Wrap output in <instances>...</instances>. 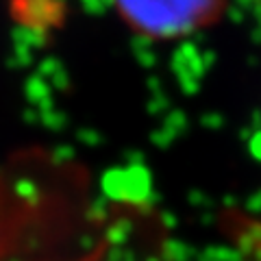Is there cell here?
Listing matches in <instances>:
<instances>
[{"mask_svg": "<svg viewBox=\"0 0 261 261\" xmlns=\"http://www.w3.org/2000/svg\"><path fill=\"white\" fill-rule=\"evenodd\" d=\"M124 24L150 39H174L209 27L226 0H113Z\"/></svg>", "mask_w": 261, "mask_h": 261, "instance_id": "1", "label": "cell"}]
</instances>
